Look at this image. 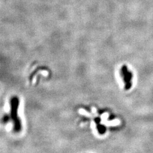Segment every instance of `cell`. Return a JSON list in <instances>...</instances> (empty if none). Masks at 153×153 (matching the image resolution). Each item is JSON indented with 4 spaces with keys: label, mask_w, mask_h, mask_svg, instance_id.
I'll return each instance as SVG.
<instances>
[{
    "label": "cell",
    "mask_w": 153,
    "mask_h": 153,
    "mask_svg": "<svg viewBox=\"0 0 153 153\" xmlns=\"http://www.w3.org/2000/svg\"><path fill=\"white\" fill-rule=\"evenodd\" d=\"M19 105V100L16 97H14L10 100V115L14 124V129L16 132L21 130V122L18 115V109Z\"/></svg>",
    "instance_id": "cell-1"
},
{
    "label": "cell",
    "mask_w": 153,
    "mask_h": 153,
    "mask_svg": "<svg viewBox=\"0 0 153 153\" xmlns=\"http://www.w3.org/2000/svg\"><path fill=\"white\" fill-rule=\"evenodd\" d=\"M121 75L123 78V81L125 83V88L126 90H129L131 88L133 85V73L129 70L128 66L124 65L121 68Z\"/></svg>",
    "instance_id": "cell-2"
}]
</instances>
